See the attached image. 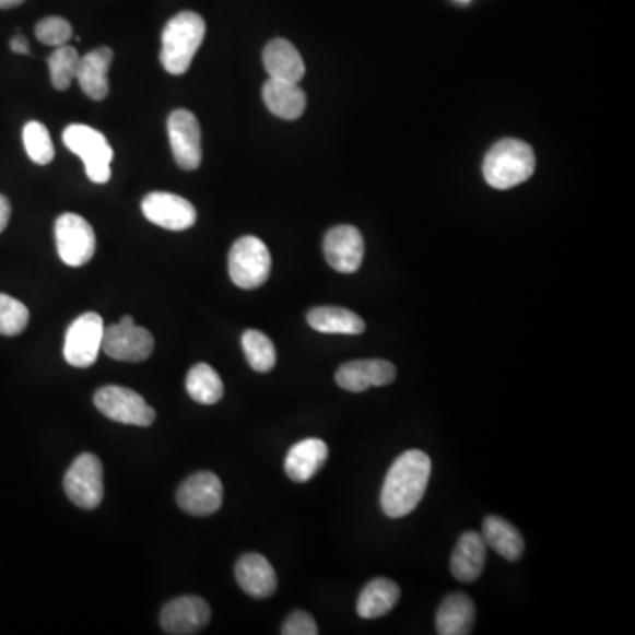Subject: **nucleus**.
Segmentation results:
<instances>
[{
    "label": "nucleus",
    "instance_id": "nucleus-1",
    "mask_svg": "<svg viewBox=\"0 0 635 635\" xmlns=\"http://www.w3.org/2000/svg\"><path fill=\"white\" fill-rule=\"evenodd\" d=\"M431 459L422 450H408L393 461L381 487V508L392 519L412 514L424 498L431 479Z\"/></svg>",
    "mask_w": 635,
    "mask_h": 635
},
{
    "label": "nucleus",
    "instance_id": "nucleus-2",
    "mask_svg": "<svg viewBox=\"0 0 635 635\" xmlns=\"http://www.w3.org/2000/svg\"><path fill=\"white\" fill-rule=\"evenodd\" d=\"M205 20L192 11L175 14L166 23L161 36L160 57L166 73L180 77L191 68L192 59L205 39Z\"/></svg>",
    "mask_w": 635,
    "mask_h": 635
},
{
    "label": "nucleus",
    "instance_id": "nucleus-3",
    "mask_svg": "<svg viewBox=\"0 0 635 635\" xmlns=\"http://www.w3.org/2000/svg\"><path fill=\"white\" fill-rule=\"evenodd\" d=\"M536 165V152L528 143L507 138L491 146L485 154L482 172L491 188L510 189L530 179Z\"/></svg>",
    "mask_w": 635,
    "mask_h": 635
},
{
    "label": "nucleus",
    "instance_id": "nucleus-4",
    "mask_svg": "<svg viewBox=\"0 0 635 635\" xmlns=\"http://www.w3.org/2000/svg\"><path fill=\"white\" fill-rule=\"evenodd\" d=\"M62 140L69 151L85 163V172L94 184H106L111 177L114 149L105 134L85 124H71L64 129Z\"/></svg>",
    "mask_w": 635,
    "mask_h": 635
},
{
    "label": "nucleus",
    "instance_id": "nucleus-5",
    "mask_svg": "<svg viewBox=\"0 0 635 635\" xmlns=\"http://www.w3.org/2000/svg\"><path fill=\"white\" fill-rule=\"evenodd\" d=\"M272 258L263 240L252 235L238 238L228 255L230 278L238 289L255 290L266 283Z\"/></svg>",
    "mask_w": 635,
    "mask_h": 635
},
{
    "label": "nucleus",
    "instance_id": "nucleus-6",
    "mask_svg": "<svg viewBox=\"0 0 635 635\" xmlns=\"http://www.w3.org/2000/svg\"><path fill=\"white\" fill-rule=\"evenodd\" d=\"M94 404L106 419L120 424L149 427L156 421V412L134 390L106 385L94 393Z\"/></svg>",
    "mask_w": 635,
    "mask_h": 635
},
{
    "label": "nucleus",
    "instance_id": "nucleus-7",
    "mask_svg": "<svg viewBox=\"0 0 635 635\" xmlns=\"http://www.w3.org/2000/svg\"><path fill=\"white\" fill-rule=\"evenodd\" d=\"M64 491L77 507L92 510L105 498L103 462L94 454H82L66 471Z\"/></svg>",
    "mask_w": 635,
    "mask_h": 635
},
{
    "label": "nucleus",
    "instance_id": "nucleus-8",
    "mask_svg": "<svg viewBox=\"0 0 635 635\" xmlns=\"http://www.w3.org/2000/svg\"><path fill=\"white\" fill-rule=\"evenodd\" d=\"M56 243L60 260L69 267L87 266L96 252V234L91 223L73 212L59 215Z\"/></svg>",
    "mask_w": 635,
    "mask_h": 635
},
{
    "label": "nucleus",
    "instance_id": "nucleus-9",
    "mask_svg": "<svg viewBox=\"0 0 635 635\" xmlns=\"http://www.w3.org/2000/svg\"><path fill=\"white\" fill-rule=\"evenodd\" d=\"M103 352L120 362H142L154 352V338L149 330L138 327L131 316H124L119 324L105 327Z\"/></svg>",
    "mask_w": 635,
    "mask_h": 635
},
{
    "label": "nucleus",
    "instance_id": "nucleus-10",
    "mask_svg": "<svg viewBox=\"0 0 635 635\" xmlns=\"http://www.w3.org/2000/svg\"><path fill=\"white\" fill-rule=\"evenodd\" d=\"M105 324L97 313H83L69 325L64 339V358L69 366L91 367L99 357Z\"/></svg>",
    "mask_w": 635,
    "mask_h": 635
},
{
    "label": "nucleus",
    "instance_id": "nucleus-11",
    "mask_svg": "<svg viewBox=\"0 0 635 635\" xmlns=\"http://www.w3.org/2000/svg\"><path fill=\"white\" fill-rule=\"evenodd\" d=\"M142 211L151 223L172 232H183L197 223V209L191 201L174 192H149L143 198Z\"/></svg>",
    "mask_w": 635,
    "mask_h": 635
},
{
    "label": "nucleus",
    "instance_id": "nucleus-12",
    "mask_svg": "<svg viewBox=\"0 0 635 635\" xmlns=\"http://www.w3.org/2000/svg\"><path fill=\"white\" fill-rule=\"evenodd\" d=\"M177 503L184 513L205 517L217 513L223 505V484L211 471L188 477L177 491Z\"/></svg>",
    "mask_w": 635,
    "mask_h": 635
},
{
    "label": "nucleus",
    "instance_id": "nucleus-13",
    "mask_svg": "<svg viewBox=\"0 0 635 635\" xmlns=\"http://www.w3.org/2000/svg\"><path fill=\"white\" fill-rule=\"evenodd\" d=\"M168 137L175 161L180 168L192 172L201 165V129L195 114L175 110L168 117Z\"/></svg>",
    "mask_w": 635,
    "mask_h": 635
},
{
    "label": "nucleus",
    "instance_id": "nucleus-14",
    "mask_svg": "<svg viewBox=\"0 0 635 635\" xmlns=\"http://www.w3.org/2000/svg\"><path fill=\"white\" fill-rule=\"evenodd\" d=\"M324 252L332 269L341 274H353L364 260V238L355 226L341 224L325 235Z\"/></svg>",
    "mask_w": 635,
    "mask_h": 635
},
{
    "label": "nucleus",
    "instance_id": "nucleus-15",
    "mask_svg": "<svg viewBox=\"0 0 635 635\" xmlns=\"http://www.w3.org/2000/svg\"><path fill=\"white\" fill-rule=\"evenodd\" d=\"M209 622H211L209 603L192 595L172 600L161 611V626L166 634H198Z\"/></svg>",
    "mask_w": 635,
    "mask_h": 635
},
{
    "label": "nucleus",
    "instance_id": "nucleus-16",
    "mask_svg": "<svg viewBox=\"0 0 635 635\" xmlns=\"http://www.w3.org/2000/svg\"><path fill=\"white\" fill-rule=\"evenodd\" d=\"M398 371L384 358L375 361H352L339 367L336 381L348 392H366L371 387H385L392 384Z\"/></svg>",
    "mask_w": 635,
    "mask_h": 635
},
{
    "label": "nucleus",
    "instance_id": "nucleus-17",
    "mask_svg": "<svg viewBox=\"0 0 635 635\" xmlns=\"http://www.w3.org/2000/svg\"><path fill=\"white\" fill-rule=\"evenodd\" d=\"M235 577L238 586L252 599H269L278 590L274 568L261 554H244L235 565Z\"/></svg>",
    "mask_w": 635,
    "mask_h": 635
},
{
    "label": "nucleus",
    "instance_id": "nucleus-18",
    "mask_svg": "<svg viewBox=\"0 0 635 635\" xmlns=\"http://www.w3.org/2000/svg\"><path fill=\"white\" fill-rule=\"evenodd\" d=\"M484 537L479 531H467L457 540L452 557H450V571L452 576L461 583H473L479 579L485 567Z\"/></svg>",
    "mask_w": 635,
    "mask_h": 635
},
{
    "label": "nucleus",
    "instance_id": "nucleus-19",
    "mask_svg": "<svg viewBox=\"0 0 635 635\" xmlns=\"http://www.w3.org/2000/svg\"><path fill=\"white\" fill-rule=\"evenodd\" d=\"M111 60H114V50L108 46H99L80 59L77 80L91 99L103 101L108 96L110 92L108 69H110Z\"/></svg>",
    "mask_w": 635,
    "mask_h": 635
},
{
    "label": "nucleus",
    "instance_id": "nucleus-20",
    "mask_svg": "<svg viewBox=\"0 0 635 635\" xmlns=\"http://www.w3.org/2000/svg\"><path fill=\"white\" fill-rule=\"evenodd\" d=\"M329 457L324 439L307 438L290 448L284 459V471L293 482H307L321 470Z\"/></svg>",
    "mask_w": 635,
    "mask_h": 635
},
{
    "label": "nucleus",
    "instance_id": "nucleus-21",
    "mask_svg": "<svg viewBox=\"0 0 635 635\" xmlns=\"http://www.w3.org/2000/svg\"><path fill=\"white\" fill-rule=\"evenodd\" d=\"M263 66L270 79L298 83L306 74V64L301 54L286 39H272L263 50Z\"/></svg>",
    "mask_w": 635,
    "mask_h": 635
},
{
    "label": "nucleus",
    "instance_id": "nucleus-22",
    "mask_svg": "<svg viewBox=\"0 0 635 635\" xmlns=\"http://www.w3.org/2000/svg\"><path fill=\"white\" fill-rule=\"evenodd\" d=\"M261 94L270 114L279 119L297 120L306 111V92L298 87V83L269 79Z\"/></svg>",
    "mask_w": 635,
    "mask_h": 635
},
{
    "label": "nucleus",
    "instance_id": "nucleus-23",
    "mask_svg": "<svg viewBox=\"0 0 635 635\" xmlns=\"http://www.w3.org/2000/svg\"><path fill=\"white\" fill-rule=\"evenodd\" d=\"M475 625V603L465 593L448 595L436 613L439 635H468Z\"/></svg>",
    "mask_w": 635,
    "mask_h": 635
},
{
    "label": "nucleus",
    "instance_id": "nucleus-24",
    "mask_svg": "<svg viewBox=\"0 0 635 635\" xmlns=\"http://www.w3.org/2000/svg\"><path fill=\"white\" fill-rule=\"evenodd\" d=\"M399 597H401V590L396 580L376 577L367 583L366 588L358 595V616L364 620L385 616L399 602Z\"/></svg>",
    "mask_w": 635,
    "mask_h": 635
},
{
    "label": "nucleus",
    "instance_id": "nucleus-25",
    "mask_svg": "<svg viewBox=\"0 0 635 635\" xmlns=\"http://www.w3.org/2000/svg\"><path fill=\"white\" fill-rule=\"evenodd\" d=\"M307 324L321 334L358 336L366 330L361 316L344 307H315L307 313Z\"/></svg>",
    "mask_w": 635,
    "mask_h": 635
},
{
    "label": "nucleus",
    "instance_id": "nucleus-26",
    "mask_svg": "<svg viewBox=\"0 0 635 635\" xmlns=\"http://www.w3.org/2000/svg\"><path fill=\"white\" fill-rule=\"evenodd\" d=\"M482 537H484L485 544L493 548L499 556L505 557L508 562L521 560L522 553H525V539H522L521 533L516 526L510 525L503 517H485Z\"/></svg>",
    "mask_w": 635,
    "mask_h": 635
},
{
    "label": "nucleus",
    "instance_id": "nucleus-27",
    "mask_svg": "<svg viewBox=\"0 0 635 635\" xmlns=\"http://www.w3.org/2000/svg\"><path fill=\"white\" fill-rule=\"evenodd\" d=\"M186 389L192 401L200 404H215L221 401L224 393L223 379L217 375V371L203 362L189 369Z\"/></svg>",
    "mask_w": 635,
    "mask_h": 635
},
{
    "label": "nucleus",
    "instance_id": "nucleus-28",
    "mask_svg": "<svg viewBox=\"0 0 635 635\" xmlns=\"http://www.w3.org/2000/svg\"><path fill=\"white\" fill-rule=\"evenodd\" d=\"M79 50L74 46H57L56 51L48 57V68H50L51 85L57 91H68L69 85L77 80L80 66Z\"/></svg>",
    "mask_w": 635,
    "mask_h": 635
},
{
    "label": "nucleus",
    "instance_id": "nucleus-29",
    "mask_svg": "<svg viewBox=\"0 0 635 635\" xmlns=\"http://www.w3.org/2000/svg\"><path fill=\"white\" fill-rule=\"evenodd\" d=\"M243 348L247 362L258 373H269L275 366V346L269 336L260 330H246L243 336Z\"/></svg>",
    "mask_w": 635,
    "mask_h": 635
},
{
    "label": "nucleus",
    "instance_id": "nucleus-30",
    "mask_svg": "<svg viewBox=\"0 0 635 635\" xmlns=\"http://www.w3.org/2000/svg\"><path fill=\"white\" fill-rule=\"evenodd\" d=\"M23 145H25L28 157L36 165H50L54 157H56V146L51 142L50 133H48L45 124L37 122V120L25 124V128H23Z\"/></svg>",
    "mask_w": 635,
    "mask_h": 635
},
{
    "label": "nucleus",
    "instance_id": "nucleus-31",
    "mask_svg": "<svg viewBox=\"0 0 635 635\" xmlns=\"http://www.w3.org/2000/svg\"><path fill=\"white\" fill-rule=\"evenodd\" d=\"M31 313L22 302L0 293V334L19 336L27 329Z\"/></svg>",
    "mask_w": 635,
    "mask_h": 635
},
{
    "label": "nucleus",
    "instance_id": "nucleus-32",
    "mask_svg": "<svg viewBox=\"0 0 635 635\" xmlns=\"http://www.w3.org/2000/svg\"><path fill=\"white\" fill-rule=\"evenodd\" d=\"M36 37L43 45L62 46L68 45L73 37V27L68 20L60 16H48L37 22Z\"/></svg>",
    "mask_w": 635,
    "mask_h": 635
},
{
    "label": "nucleus",
    "instance_id": "nucleus-33",
    "mask_svg": "<svg viewBox=\"0 0 635 635\" xmlns=\"http://www.w3.org/2000/svg\"><path fill=\"white\" fill-rule=\"evenodd\" d=\"M318 632L320 631H318L315 618L306 611H295L290 614L281 628L283 635H316Z\"/></svg>",
    "mask_w": 635,
    "mask_h": 635
},
{
    "label": "nucleus",
    "instance_id": "nucleus-34",
    "mask_svg": "<svg viewBox=\"0 0 635 635\" xmlns=\"http://www.w3.org/2000/svg\"><path fill=\"white\" fill-rule=\"evenodd\" d=\"M11 220V203L4 195H0V234L4 232L5 226Z\"/></svg>",
    "mask_w": 635,
    "mask_h": 635
},
{
    "label": "nucleus",
    "instance_id": "nucleus-35",
    "mask_svg": "<svg viewBox=\"0 0 635 635\" xmlns=\"http://www.w3.org/2000/svg\"><path fill=\"white\" fill-rule=\"evenodd\" d=\"M10 46L11 50H13L14 54H19V56H28V54H31L27 39H25L22 34H16V36L11 39Z\"/></svg>",
    "mask_w": 635,
    "mask_h": 635
},
{
    "label": "nucleus",
    "instance_id": "nucleus-36",
    "mask_svg": "<svg viewBox=\"0 0 635 635\" xmlns=\"http://www.w3.org/2000/svg\"><path fill=\"white\" fill-rule=\"evenodd\" d=\"M25 0H0V10H13V8H19Z\"/></svg>",
    "mask_w": 635,
    "mask_h": 635
},
{
    "label": "nucleus",
    "instance_id": "nucleus-37",
    "mask_svg": "<svg viewBox=\"0 0 635 635\" xmlns=\"http://www.w3.org/2000/svg\"><path fill=\"white\" fill-rule=\"evenodd\" d=\"M461 2H468V0H461Z\"/></svg>",
    "mask_w": 635,
    "mask_h": 635
}]
</instances>
